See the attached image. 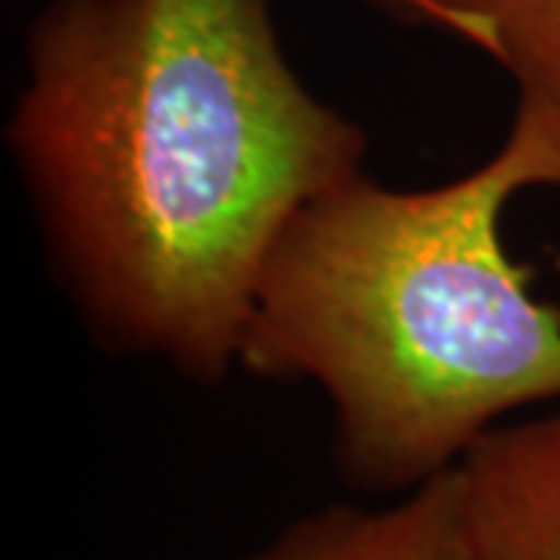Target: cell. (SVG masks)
Wrapping results in <instances>:
<instances>
[{
    "label": "cell",
    "mask_w": 560,
    "mask_h": 560,
    "mask_svg": "<svg viewBox=\"0 0 560 560\" xmlns=\"http://www.w3.org/2000/svg\"><path fill=\"white\" fill-rule=\"evenodd\" d=\"M405 25L480 50L517 97L560 103V0H368Z\"/></svg>",
    "instance_id": "5b68a950"
},
{
    "label": "cell",
    "mask_w": 560,
    "mask_h": 560,
    "mask_svg": "<svg viewBox=\"0 0 560 560\" xmlns=\"http://www.w3.org/2000/svg\"><path fill=\"white\" fill-rule=\"evenodd\" d=\"M3 143L84 337L197 386L237 371L283 228L371 153L290 62L275 0H44Z\"/></svg>",
    "instance_id": "6da1fadb"
},
{
    "label": "cell",
    "mask_w": 560,
    "mask_h": 560,
    "mask_svg": "<svg viewBox=\"0 0 560 560\" xmlns=\"http://www.w3.org/2000/svg\"><path fill=\"white\" fill-rule=\"evenodd\" d=\"M234 560H458L455 474L386 504H320Z\"/></svg>",
    "instance_id": "277c9868"
},
{
    "label": "cell",
    "mask_w": 560,
    "mask_h": 560,
    "mask_svg": "<svg viewBox=\"0 0 560 560\" xmlns=\"http://www.w3.org/2000/svg\"><path fill=\"white\" fill-rule=\"evenodd\" d=\"M526 190H560V103L517 97L495 153L458 178L342 180L271 246L237 371L318 389L352 492L420 489L499 423L560 401V305L501 231Z\"/></svg>",
    "instance_id": "7a4b0ae2"
},
{
    "label": "cell",
    "mask_w": 560,
    "mask_h": 560,
    "mask_svg": "<svg viewBox=\"0 0 560 560\" xmlns=\"http://www.w3.org/2000/svg\"><path fill=\"white\" fill-rule=\"evenodd\" d=\"M452 474L458 560H560V408L499 423Z\"/></svg>",
    "instance_id": "3957f363"
},
{
    "label": "cell",
    "mask_w": 560,
    "mask_h": 560,
    "mask_svg": "<svg viewBox=\"0 0 560 560\" xmlns=\"http://www.w3.org/2000/svg\"><path fill=\"white\" fill-rule=\"evenodd\" d=\"M555 256H558V268H560V241H558V253H555Z\"/></svg>",
    "instance_id": "8992f818"
}]
</instances>
